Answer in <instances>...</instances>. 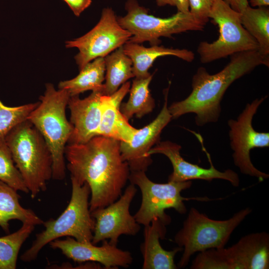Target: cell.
Returning <instances> with one entry per match:
<instances>
[{
  "instance_id": "d4e9b609",
  "label": "cell",
  "mask_w": 269,
  "mask_h": 269,
  "mask_svg": "<svg viewBox=\"0 0 269 269\" xmlns=\"http://www.w3.org/2000/svg\"><path fill=\"white\" fill-rule=\"evenodd\" d=\"M153 74L143 78H135L130 89V97L120 110L129 121L134 115L141 118L151 112L155 107V102L149 89Z\"/></svg>"
},
{
  "instance_id": "30bf717a",
  "label": "cell",
  "mask_w": 269,
  "mask_h": 269,
  "mask_svg": "<svg viewBox=\"0 0 269 269\" xmlns=\"http://www.w3.org/2000/svg\"><path fill=\"white\" fill-rule=\"evenodd\" d=\"M192 269H268L269 234L251 233L228 248L211 249L199 253Z\"/></svg>"
},
{
  "instance_id": "5bb4252c",
  "label": "cell",
  "mask_w": 269,
  "mask_h": 269,
  "mask_svg": "<svg viewBox=\"0 0 269 269\" xmlns=\"http://www.w3.org/2000/svg\"><path fill=\"white\" fill-rule=\"evenodd\" d=\"M102 242V245L99 247L66 237L64 240L56 239L48 244L53 249L59 250L67 258L78 263H96L107 269L126 268L132 264L133 259L130 252L119 249L108 240Z\"/></svg>"
},
{
  "instance_id": "9a60e30c",
  "label": "cell",
  "mask_w": 269,
  "mask_h": 269,
  "mask_svg": "<svg viewBox=\"0 0 269 269\" xmlns=\"http://www.w3.org/2000/svg\"><path fill=\"white\" fill-rule=\"evenodd\" d=\"M181 146L170 141H158L147 152V155L160 153L165 155L170 161L173 171L168 177V181L182 182L194 179L211 181L213 179H222L229 181L233 186L240 184L238 174L231 169L221 171L213 164L210 154L205 151L210 166L205 168L185 160L181 155Z\"/></svg>"
},
{
  "instance_id": "ffe728a7",
  "label": "cell",
  "mask_w": 269,
  "mask_h": 269,
  "mask_svg": "<svg viewBox=\"0 0 269 269\" xmlns=\"http://www.w3.org/2000/svg\"><path fill=\"white\" fill-rule=\"evenodd\" d=\"M123 47L125 53L133 62L135 78H143L150 75L148 70L158 57L174 56L188 62H192L195 58L194 52L191 50L167 48L159 45L145 47L139 44L128 41Z\"/></svg>"
},
{
  "instance_id": "83f0119b",
  "label": "cell",
  "mask_w": 269,
  "mask_h": 269,
  "mask_svg": "<svg viewBox=\"0 0 269 269\" xmlns=\"http://www.w3.org/2000/svg\"><path fill=\"white\" fill-rule=\"evenodd\" d=\"M38 104V102L8 107L0 101V137L5 136L14 127L26 120Z\"/></svg>"
},
{
  "instance_id": "7c38bea8",
  "label": "cell",
  "mask_w": 269,
  "mask_h": 269,
  "mask_svg": "<svg viewBox=\"0 0 269 269\" xmlns=\"http://www.w3.org/2000/svg\"><path fill=\"white\" fill-rule=\"evenodd\" d=\"M132 37L131 33L118 23L111 8L103 9L98 23L81 37L66 42V47H76L79 52L74 58L79 70L87 63L99 57H105L123 46Z\"/></svg>"
},
{
  "instance_id": "e0dca14e",
  "label": "cell",
  "mask_w": 269,
  "mask_h": 269,
  "mask_svg": "<svg viewBox=\"0 0 269 269\" xmlns=\"http://www.w3.org/2000/svg\"><path fill=\"white\" fill-rule=\"evenodd\" d=\"M102 95L100 91H92L84 99L79 95L70 97L67 107L73 131L67 143H85L97 135L102 118Z\"/></svg>"
},
{
  "instance_id": "5b68a950",
  "label": "cell",
  "mask_w": 269,
  "mask_h": 269,
  "mask_svg": "<svg viewBox=\"0 0 269 269\" xmlns=\"http://www.w3.org/2000/svg\"><path fill=\"white\" fill-rule=\"evenodd\" d=\"M72 194L69 204L55 219L44 222L45 229L36 235L31 247L20 256L24 262H30L38 257L41 250L50 242L63 237H71L79 242L92 243L95 221L91 214L89 185L79 184L71 177Z\"/></svg>"
},
{
  "instance_id": "9c48e42d",
  "label": "cell",
  "mask_w": 269,
  "mask_h": 269,
  "mask_svg": "<svg viewBox=\"0 0 269 269\" xmlns=\"http://www.w3.org/2000/svg\"><path fill=\"white\" fill-rule=\"evenodd\" d=\"M219 27V35L212 42H201L197 51L203 64L234 54L258 50L255 39L243 26L241 13L234 10L225 0H215L209 13Z\"/></svg>"
},
{
  "instance_id": "7a4b0ae2",
  "label": "cell",
  "mask_w": 269,
  "mask_h": 269,
  "mask_svg": "<svg viewBox=\"0 0 269 269\" xmlns=\"http://www.w3.org/2000/svg\"><path fill=\"white\" fill-rule=\"evenodd\" d=\"M261 65L269 67V59L258 50H252L231 55L227 65L214 74L204 67L198 68L192 78L190 94L168 107L172 118L193 113L198 126L217 122L221 111V102L227 89L235 81Z\"/></svg>"
},
{
  "instance_id": "4316f807",
  "label": "cell",
  "mask_w": 269,
  "mask_h": 269,
  "mask_svg": "<svg viewBox=\"0 0 269 269\" xmlns=\"http://www.w3.org/2000/svg\"><path fill=\"white\" fill-rule=\"evenodd\" d=\"M0 180L17 191L29 193L22 176L15 165L4 136L0 137Z\"/></svg>"
},
{
  "instance_id": "f1b7e54d",
  "label": "cell",
  "mask_w": 269,
  "mask_h": 269,
  "mask_svg": "<svg viewBox=\"0 0 269 269\" xmlns=\"http://www.w3.org/2000/svg\"><path fill=\"white\" fill-rule=\"evenodd\" d=\"M215 0H189L190 12L206 24L209 21V13Z\"/></svg>"
},
{
  "instance_id": "d6a6232c",
  "label": "cell",
  "mask_w": 269,
  "mask_h": 269,
  "mask_svg": "<svg viewBox=\"0 0 269 269\" xmlns=\"http://www.w3.org/2000/svg\"><path fill=\"white\" fill-rule=\"evenodd\" d=\"M249 3L251 6L254 7L268 6L269 5V0H249Z\"/></svg>"
},
{
  "instance_id": "cb8c5ba5",
  "label": "cell",
  "mask_w": 269,
  "mask_h": 269,
  "mask_svg": "<svg viewBox=\"0 0 269 269\" xmlns=\"http://www.w3.org/2000/svg\"><path fill=\"white\" fill-rule=\"evenodd\" d=\"M241 23L258 45V51L269 59V9L250 5L241 13Z\"/></svg>"
},
{
  "instance_id": "4fadbf2b",
  "label": "cell",
  "mask_w": 269,
  "mask_h": 269,
  "mask_svg": "<svg viewBox=\"0 0 269 269\" xmlns=\"http://www.w3.org/2000/svg\"><path fill=\"white\" fill-rule=\"evenodd\" d=\"M136 191L135 186L131 183L115 202L91 212L95 221L93 244L109 240L111 244L117 245L121 236H135L139 232L140 224L130 212Z\"/></svg>"
},
{
  "instance_id": "1f68e13d",
  "label": "cell",
  "mask_w": 269,
  "mask_h": 269,
  "mask_svg": "<svg viewBox=\"0 0 269 269\" xmlns=\"http://www.w3.org/2000/svg\"><path fill=\"white\" fill-rule=\"evenodd\" d=\"M235 10L241 13L249 5L248 0H225Z\"/></svg>"
},
{
  "instance_id": "3957f363",
  "label": "cell",
  "mask_w": 269,
  "mask_h": 269,
  "mask_svg": "<svg viewBox=\"0 0 269 269\" xmlns=\"http://www.w3.org/2000/svg\"><path fill=\"white\" fill-rule=\"evenodd\" d=\"M15 165L32 199L47 189L52 176V157L43 137L28 120L4 136Z\"/></svg>"
},
{
  "instance_id": "7402d4cb",
  "label": "cell",
  "mask_w": 269,
  "mask_h": 269,
  "mask_svg": "<svg viewBox=\"0 0 269 269\" xmlns=\"http://www.w3.org/2000/svg\"><path fill=\"white\" fill-rule=\"evenodd\" d=\"M104 57L97 58L87 63L75 78L58 84V88L66 90L70 96L79 95L85 91L101 92L105 77Z\"/></svg>"
},
{
  "instance_id": "277c9868",
  "label": "cell",
  "mask_w": 269,
  "mask_h": 269,
  "mask_svg": "<svg viewBox=\"0 0 269 269\" xmlns=\"http://www.w3.org/2000/svg\"><path fill=\"white\" fill-rule=\"evenodd\" d=\"M70 97L66 90H56L53 84L47 83L37 106L27 118L42 134L50 150L52 178L57 180L65 177V149L73 131L66 116Z\"/></svg>"
},
{
  "instance_id": "8992f818",
  "label": "cell",
  "mask_w": 269,
  "mask_h": 269,
  "mask_svg": "<svg viewBox=\"0 0 269 269\" xmlns=\"http://www.w3.org/2000/svg\"><path fill=\"white\" fill-rule=\"evenodd\" d=\"M251 212V209L247 207L228 219L216 220L191 208L174 238L178 247L183 251L177 267L185 268L195 253L225 247L235 229Z\"/></svg>"
},
{
  "instance_id": "484cf974",
  "label": "cell",
  "mask_w": 269,
  "mask_h": 269,
  "mask_svg": "<svg viewBox=\"0 0 269 269\" xmlns=\"http://www.w3.org/2000/svg\"><path fill=\"white\" fill-rule=\"evenodd\" d=\"M35 225L23 223L16 232L0 237V269H15L19 250Z\"/></svg>"
},
{
  "instance_id": "2e32d148",
  "label": "cell",
  "mask_w": 269,
  "mask_h": 269,
  "mask_svg": "<svg viewBox=\"0 0 269 269\" xmlns=\"http://www.w3.org/2000/svg\"><path fill=\"white\" fill-rule=\"evenodd\" d=\"M168 89L165 91L164 105L156 118L138 130L131 142H120L122 157L128 163L131 172L146 171L151 163L150 156L147 155L148 151L158 142L162 130L172 119L167 106Z\"/></svg>"
},
{
  "instance_id": "d6986e66",
  "label": "cell",
  "mask_w": 269,
  "mask_h": 269,
  "mask_svg": "<svg viewBox=\"0 0 269 269\" xmlns=\"http://www.w3.org/2000/svg\"><path fill=\"white\" fill-rule=\"evenodd\" d=\"M166 225L158 219H154L145 226L144 241L140 246L143 258V269H176L174 262L176 254L182 251L177 247L171 251L164 250L160 240L164 239L166 232Z\"/></svg>"
},
{
  "instance_id": "8fae6325",
  "label": "cell",
  "mask_w": 269,
  "mask_h": 269,
  "mask_svg": "<svg viewBox=\"0 0 269 269\" xmlns=\"http://www.w3.org/2000/svg\"><path fill=\"white\" fill-rule=\"evenodd\" d=\"M267 97L258 98L248 103L237 120L228 121L234 164L241 173L256 177L260 181L268 179L269 175L255 167L251 160L250 151L255 148L268 147L269 134L254 130L252 121L259 106Z\"/></svg>"
},
{
  "instance_id": "603a6c76",
  "label": "cell",
  "mask_w": 269,
  "mask_h": 269,
  "mask_svg": "<svg viewBox=\"0 0 269 269\" xmlns=\"http://www.w3.org/2000/svg\"><path fill=\"white\" fill-rule=\"evenodd\" d=\"M104 59L106 72L105 82L100 92L102 95L109 96L134 76L133 62L125 53L123 46L105 56Z\"/></svg>"
},
{
  "instance_id": "f546056e",
  "label": "cell",
  "mask_w": 269,
  "mask_h": 269,
  "mask_svg": "<svg viewBox=\"0 0 269 269\" xmlns=\"http://www.w3.org/2000/svg\"><path fill=\"white\" fill-rule=\"evenodd\" d=\"M158 6H163L166 5L175 6L178 11L183 13H189V0H155Z\"/></svg>"
},
{
  "instance_id": "52a82bcc",
  "label": "cell",
  "mask_w": 269,
  "mask_h": 269,
  "mask_svg": "<svg viewBox=\"0 0 269 269\" xmlns=\"http://www.w3.org/2000/svg\"><path fill=\"white\" fill-rule=\"evenodd\" d=\"M127 13L117 17L119 24L132 34L129 42L151 45L161 43V37L172 38V35L188 31H201L206 25L190 12L177 11L172 16L161 18L148 13V9L140 6L136 0H128L125 4Z\"/></svg>"
},
{
  "instance_id": "ac0fdd59",
  "label": "cell",
  "mask_w": 269,
  "mask_h": 269,
  "mask_svg": "<svg viewBox=\"0 0 269 269\" xmlns=\"http://www.w3.org/2000/svg\"><path fill=\"white\" fill-rule=\"evenodd\" d=\"M130 87V83L126 82L114 94L102 95V118L97 135L127 143L132 140L138 130L129 124L120 110L121 102Z\"/></svg>"
},
{
  "instance_id": "ba28073f",
  "label": "cell",
  "mask_w": 269,
  "mask_h": 269,
  "mask_svg": "<svg viewBox=\"0 0 269 269\" xmlns=\"http://www.w3.org/2000/svg\"><path fill=\"white\" fill-rule=\"evenodd\" d=\"M131 183L137 186L141 193V202L139 209L134 215L136 222L144 226L158 219L166 225L171 222L166 209L172 208L180 214L186 212L184 201L189 200H211L207 197L186 198L182 196V191L189 188L191 181H168L158 183L150 180L144 171H131L129 176Z\"/></svg>"
},
{
  "instance_id": "6da1fadb",
  "label": "cell",
  "mask_w": 269,
  "mask_h": 269,
  "mask_svg": "<svg viewBox=\"0 0 269 269\" xmlns=\"http://www.w3.org/2000/svg\"><path fill=\"white\" fill-rule=\"evenodd\" d=\"M65 157L71 177L90 187V212L117 200L129 179L130 169L122 157L120 141L96 135L83 143H67Z\"/></svg>"
},
{
  "instance_id": "4dcf8cb0",
  "label": "cell",
  "mask_w": 269,
  "mask_h": 269,
  "mask_svg": "<svg viewBox=\"0 0 269 269\" xmlns=\"http://www.w3.org/2000/svg\"><path fill=\"white\" fill-rule=\"evenodd\" d=\"M68 5L74 14L79 16L81 13L88 8L92 2V0H63Z\"/></svg>"
},
{
  "instance_id": "44dd1931",
  "label": "cell",
  "mask_w": 269,
  "mask_h": 269,
  "mask_svg": "<svg viewBox=\"0 0 269 269\" xmlns=\"http://www.w3.org/2000/svg\"><path fill=\"white\" fill-rule=\"evenodd\" d=\"M17 191L0 180V227L6 233L9 232V222L12 220L35 226L44 223L33 210L20 205V197Z\"/></svg>"
}]
</instances>
